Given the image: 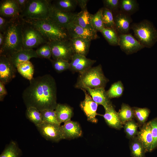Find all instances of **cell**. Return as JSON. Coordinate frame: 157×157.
Instances as JSON below:
<instances>
[{"instance_id":"cell-37","label":"cell","mask_w":157,"mask_h":157,"mask_svg":"<svg viewBox=\"0 0 157 157\" xmlns=\"http://www.w3.org/2000/svg\"><path fill=\"white\" fill-rule=\"evenodd\" d=\"M102 8H101L92 16L91 23L94 29L97 32H100L104 28L102 19Z\"/></svg>"},{"instance_id":"cell-16","label":"cell","mask_w":157,"mask_h":157,"mask_svg":"<svg viewBox=\"0 0 157 157\" xmlns=\"http://www.w3.org/2000/svg\"><path fill=\"white\" fill-rule=\"evenodd\" d=\"M66 30L69 39L81 38L91 41L98 37L96 31L83 28L74 24L73 22L69 25Z\"/></svg>"},{"instance_id":"cell-15","label":"cell","mask_w":157,"mask_h":157,"mask_svg":"<svg viewBox=\"0 0 157 157\" xmlns=\"http://www.w3.org/2000/svg\"><path fill=\"white\" fill-rule=\"evenodd\" d=\"M21 12L15 0H5L1 1L0 16L8 18L10 20L20 17Z\"/></svg>"},{"instance_id":"cell-5","label":"cell","mask_w":157,"mask_h":157,"mask_svg":"<svg viewBox=\"0 0 157 157\" xmlns=\"http://www.w3.org/2000/svg\"><path fill=\"white\" fill-rule=\"evenodd\" d=\"M136 39L144 47L150 48L157 42V29L153 23L144 19L131 25Z\"/></svg>"},{"instance_id":"cell-47","label":"cell","mask_w":157,"mask_h":157,"mask_svg":"<svg viewBox=\"0 0 157 157\" xmlns=\"http://www.w3.org/2000/svg\"><path fill=\"white\" fill-rule=\"evenodd\" d=\"M77 5H78L81 8V10L87 9V4L88 0H76Z\"/></svg>"},{"instance_id":"cell-48","label":"cell","mask_w":157,"mask_h":157,"mask_svg":"<svg viewBox=\"0 0 157 157\" xmlns=\"http://www.w3.org/2000/svg\"><path fill=\"white\" fill-rule=\"evenodd\" d=\"M4 37L3 33L0 32V46L2 45L4 41Z\"/></svg>"},{"instance_id":"cell-10","label":"cell","mask_w":157,"mask_h":157,"mask_svg":"<svg viewBox=\"0 0 157 157\" xmlns=\"http://www.w3.org/2000/svg\"><path fill=\"white\" fill-rule=\"evenodd\" d=\"M46 139L55 142L64 139L60 125L42 122L37 127Z\"/></svg>"},{"instance_id":"cell-38","label":"cell","mask_w":157,"mask_h":157,"mask_svg":"<svg viewBox=\"0 0 157 157\" xmlns=\"http://www.w3.org/2000/svg\"><path fill=\"white\" fill-rule=\"evenodd\" d=\"M40 112L43 122L60 125L58 120L55 110L46 109Z\"/></svg>"},{"instance_id":"cell-30","label":"cell","mask_w":157,"mask_h":157,"mask_svg":"<svg viewBox=\"0 0 157 157\" xmlns=\"http://www.w3.org/2000/svg\"><path fill=\"white\" fill-rule=\"evenodd\" d=\"M117 113L123 125L126 122L133 119L135 117L133 108L124 103L122 104L121 108Z\"/></svg>"},{"instance_id":"cell-2","label":"cell","mask_w":157,"mask_h":157,"mask_svg":"<svg viewBox=\"0 0 157 157\" xmlns=\"http://www.w3.org/2000/svg\"><path fill=\"white\" fill-rule=\"evenodd\" d=\"M19 18L9 21L7 27L3 33L4 39L2 45L0 47V55L8 57L23 49V24L19 21Z\"/></svg>"},{"instance_id":"cell-44","label":"cell","mask_w":157,"mask_h":157,"mask_svg":"<svg viewBox=\"0 0 157 157\" xmlns=\"http://www.w3.org/2000/svg\"><path fill=\"white\" fill-rule=\"evenodd\" d=\"M9 20L6 18L0 16V32L3 33L5 31L8 24Z\"/></svg>"},{"instance_id":"cell-11","label":"cell","mask_w":157,"mask_h":157,"mask_svg":"<svg viewBox=\"0 0 157 157\" xmlns=\"http://www.w3.org/2000/svg\"><path fill=\"white\" fill-rule=\"evenodd\" d=\"M118 45L127 55L136 53L144 48L135 38L129 33L119 35Z\"/></svg>"},{"instance_id":"cell-46","label":"cell","mask_w":157,"mask_h":157,"mask_svg":"<svg viewBox=\"0 0 157 157\" xmlns=\"http://www.w3.org/2000/svg\"><path fill=\"white\" fill-rule=\"evenodd\" d=\"M19 6L21 13L24 10L28 0H15Z\"/></svg>"},{"instance_id":"cell-42","label":"cell","mask_w":157,"mask_h":157,"mask_svg":"<svg viewBox=\"0 0 157 157\" xmlns=\"http://www.w3.org/2000/svg\"><path fill=\"white\" fill-rule=\"evenodd\" d=\"M104 8L115 13L119 10V0H104L102 1Z\"/></svg>"},{"instance_id":"cell-9","label":"cell","mask_w":157,"mask_h":157,"mask_svg":"<svg viewBox=\"0 0 157 157\" xmlns=\"http://www.w3.org/2000/svg\"><path fill=\"white\" fill-rule=\"evenodd\" d=\"M77 13L61 11L50 3L49 18L60 27L66 29L73 22Z\"/></svg>"},{"instance_id":"cell-23","label":"cell","mask_w":157,"mask_h":157,"mask_svg":"<svg viewBox=\"0 0 157 157\" xmlns=\"http://www.w3.org/2000/svg\"><path fill=\"white\" fill-rule=\"evenodd\" d=\"M105 113L103 117L106 124L110 127L120 130L123 127V125L118 116L117 112L113 105L105 109Z\"/></svg>"},{"instance_id":"cell-33","label":"cell","mask_w":157,"mask_h":157,"mask_svg":"<svg viewBox=\"0 0 157 157\" xmlns=\"http://www.w3.org/2000/svg\"><path fill=\"white\" fill-rule=\"evenodd\" d=\"M124 90V87L122 82L118 81L113 83L106 92L110 99L121 97L123 94Z\"/></svg>"},{"instance_id":"cell-8","label":"cell","mask_w":157,"mask_h":157,"mask_svg":"<svg viewBox=\"0 0 157 157\" xmlns=\"http://www.w3.org/2000/svg\"><path fill=\"white\" fill-rule=\"evenodd\" d=\"M54 60L62 59L70 61L74 53L69 40H57L49 42Z\"/></svg>"},{"instance_id":"cell-22","label":"cell","mask_w":157,"mask_h":157,"mask_svg":"<svg viewBox=\"0 0 157 157\" xmlns=\"http://www.w3.org/2000/svg\"><path fill=\"white\" fill-rule=\"evenodd\" d=\"M74 54L86 56L88 53L91 41L81 38L69 39Z\"/></svg>"},{"instance_id":"cell-43","label":"cell","mask_w":157,"mask_h":157,"mask_svg":"<svg viewBox=\"0 0 157 157\" xmlns=\"http://www.w3.org/2000/svg\"><path fill=\"white\" fill-rule=\"evenodd\" d=\"M151 133L153 139V150L157 147V118L150 121Z\"/></svg>"},{"instance_id":"cell-27","label":"cell","mask_w":157,"mask_h":157,"mask_svg":"<svg viewBox=\"0 0 157 157\" xmlns=\"http://www.w3.org/2000/svg\"><path fill=\"white\" fill-rule=\"evenodd\" d=\"M139 6L135 0H121L119 11L131 16L138 10Z\"/></svg>"},{"instance_id":"cell-18","label":"cell","mask_w":157,"mask_h":157,"mask_svg":"<svg viewBox=\"0 0 157 157\" xmlns=\"http://www.w3.org/2000/svg\"><path fill=\"white\" fill-rule=\"evenodd\" d=\"M83 89L87 91L94 102L98 105H102L104 109L112 105L110 99L107 94L105 88H91L85 87Z\"/></svg>"},{"instance_id":"cell-26","label":"cell","mask_w":157,"mask_h":157,"mask_svg":"<svg viewBox=\"0 0 157 157\" xmlns=\"http://www.w3.org/2000/svg\"><path fill=\"white\" fill-rule=\"evenodd\" d=\"M17 69L21 76L29 81L33 78L34 68L32 63L29 60L19 64L17 67Z\"/></svg>"},{"instance_id":"cell-28","label":"cell","mask_w":157,"mask_h":157,"mask_svg":"<svg viewBox=\"0 0 157 157\" xmlns=\"http://www.w3.org/2000/svg\"><path fill=\"white\" fill-rule=\"evenodd\" d=\"M129 147L132 157H145V149L137 136L131 139Z\"/></svg>"},{"instance_id":"cell-40","label":"cell","mask_w":157,"mask_h":157,"mask_svg":"<svg viewBox=\"0 0 157 157\" xmlns=\"http://www.w3.org/2000/svg\"><path fill=\"white\" fill-rule=\"evenodd\" d=\"M52 67L57 72L61 73L69 69V62L62 59L50 60Z\"/></svg>"},{"instance_id":"cell-1","label":"cell","mask_w":157,"mask_h":157,"mask_svg":"<svg viewBox=\"0 0 157 157\" xmlns=\"http://www.w3.org/2000/svg\"><path fill=\"white\" fill-rule=\"evenodd\" d=\"M57 88L55 79L50 74L33 78L23 91L22 97L26 107L32 106L39 111L55 110Z\"/></svg>"},{"instance_id":"cell-7","label":"cell","mask_w":157,"mask_h":157,"mask_svg":"<svg viewBox=\"0 0 157 157\" xmlns=\"http://www.w3.org/2000/svg\"><path fill=\"white\" fill-rule=\"evenodd\" d=\"M27 23L28 25L25 26L23 24V49H33L42 44L47 43L38 30L30 24Z\"/></svg>"},{"instance_id":"cell-35","label":"cell","mask_w":157,"mask_h":157,"mask_svg":"<svg viewBox=\"0 0 157 157\" xmlns=\"http://www.w3.org/2000/svg\"><path fill=\"white\" fill-rule=\"evenodd\" d=\"M135 117L141 125L145 124L149 116L150 111L147 108H133Z\"/></svg>"},{"instance_id":"cell-19","label":"cell","mask_w":157,"mask_h":157,"mask_svg":"<svg viewBox=\"0 0 157 157\" xmlns=\"http://www.w3.org/2000/svg\"><path fill=\"white\" fill-rule=\"evenodd\" d=\"M114 16L115 30L119 35L129 33L132 19L130 16L120 11Z\"/></svg>"},{"instance_id":"cell-25","label":"cell","mask_w":157,"mask_h":157,"mask_svg":"<svg viewBox=\"0 0 157 157\" xmlns=\"http://www.w3.org/2000/svg\"><path fill=\"white\" fill-rule=\"evenodd\" d=\"M55 110L60 124L71 120L73 114L71 107L66 104H58Z\"/></svg>"},{"instance_id":"cell-20","label":"cell","mask_w":157,"mask_h":157,"mask_svg":"<svg viewBox=\"0 0 157 157\" xmlns=\"http://www.w3.org/2000/svg\"><path fill=\"white\" fill-rule=\"evenodd\" d=\"M64 139H71L81 136L82 131L79 123L71 120L61 126Z\"/></svg>"},{"instance_id":"cell-45","label":"cell","mask_w":157,"mask_h":157,"mask_svg":"<svg viewBox=\"0 0 157 157\" xmlns=\"http://www.w3.org/2000/svg\"><path fill=\"white\" fill-rule=\"evenodd\" d=\"M5 84L0 81V100L2 101L5 97L7 94V92L5 86Z\"/></svg>"},{"instance_id":"cell-4","label":"cell","mask_w":157,"mask_h":157,"mask_svg":"<svg viewBox=\"0 0 157 157\" xmlns=\"http://www.w3.org/2000/svg\"><path fill=\"white\" fill-rule=\"evenodd\" d=\"M109 80L105 76L102 66L99 64L91 67L84 72L79 74L75 88L83 89L85 87L91 88H105Z\"/></svg>"},{"instance_id":"cell-31","label":"cell","mask_w":157,"mask_h":157,"mask_svg":"<svg viewBox=\"0 0 157 157\" xmlns=\"http://www.w3.org/2000/svg\"><path fill=\"white\" fill-rule=\"evenodd\" d=\"M100 32L110 45H118L119 34L115 29L104 28Z\"/></svg>"},{"instance_id":"cell-41","label":"cell","mask_w":157,"mask_h":157,"mask_svg":"<svg viewBox=\"0 0 157 157\" xmlns=\"http://www.w3.org/2000/svg\"><path fill=\"white\" fill-rule=\"evenodd\" d=\"M36 51L38 57L50 59L52 56L51 49L47 43L38 48Z\"/></svg>"},{"instance_id":"cell-17","label":"cell","mask_w":157,"mask_h":157,"mask_svg":"<svg viewBox=\"0 0 157 157\" xmlns=\"http://www.w3.org/2000/svg\"><path fill=\"white\" fill-rule=\"evenodd\" d=\"M136 136L143 146L146 152L153 150V139L150 121L143 125Z\"/></svg>"},{"instance_id":"cell-3","label":"cell","mask_w":157,"mask_h":157,"mask_svg":"<svg viewBox=\"0 0 157 157\" xmlns=\"http://www.w3.org/2000/svg\"><path fill=\"white\" fill-rule=\"evenodd\" d=\"M22 19L38 30L48 42L69 39L67 30L49 18L42 20Z\"/></svg>"},{"instance_id":"cell-12","label":"cell","mask_w":157,"mask_h":157,"mask_svg":"<svg viewBox=\"0 0 157 157\" xmlns=\"http://www.w3.org/2000/svg\"><path fill=\"white\" fill-rule=\"evenodd\" d=\"M17 69L6 56L0 55V81L5 85L16 76Z\"/></svg>"},{"instance_id":"cell-36","label":"cell","mask_w":157,"mask_h":157,"mask_svg":"<svg viewBox=\"0 0 157 157\" xmlns=\"http://www.w3.org/2000/svg\"><path fill=\"white\" fill-rule=\"evenodd\" d=\"M113 12L105 8H102V17L104 28L115 29L114 16Z\"/></svg>"},{"instance_id":"cell-34","label":"cell","mask_w":157,"mask_h":157,"mask_svg":"<svg viewBox=\"0 0 157 157\" xmlns=\"http://www.w3.org/2000/svg\"><path fill=\"white\" fill-rule=\"evenodd\" d=\"M139 125L133 119L125 123L123 125L124 131L127 137L131 139L137 136Z\"/></svg>"},{"instance_id":"cell-13","label":"cell","mask_w":157,"mask_h":157,"mask_svg":"<svg viewBox=\"0 0 157 157\" xmlns=\"http://www.w3.org/2000/svg\"><path fill=\"white\" fill-rule=\"evenodd\" d=\"M85 94V98L80 104V106L87 117V120L96 123L98 119L96 117L98 104L92 99L91 96L84 89H81Z\"/></svg>"},{"instance_id":"cell-39","label":"cell","mask_w":157,"mask_h":157,"mask_svg":"<svg viewBox=\"0 0 157 157\" xmlns=\"http://www.w3.org/2000/svg\"><path fill=\"white\" fill-rule=\"evenodd\" d=\"M20 150L16 144L12 142L5 149L0 157H19Z\"/></svg>"},{"instance_id":"cell-21","label":"cell","mask_w":157,"mask_h":157,"mask_svg":"<svg viewBox=\"0 0 157 157\" xmlns=\"http://www.w3.org/2000/svg\"><path fill=\"white\" fill-rule=\"evenodd\" d=\"M36 51L33 49H23L8 57L15 68L19 63L29 60L33 58L38 57Z\"/></svg>"},{"instance_id":"cell-32","label":"cell","mask_w":157,"mask_h":157,"mask_svg":"<svg viewBox=\"0 0 157 157\" xmlns=\"http://www.w3.org/2000/svg\"><path fill=\"white\" fill-rule=\"evenodd\" d=\"M26 114L28 118L37 127L43 122L41 112L35 107L27 108Z\"/></svg>"},{"instance_id":"cell-14","label":"cell","mask_w":157,"mask_h":157,"mask_svg":"<svg viewBox=\"0 0 157 157\" xmlns=\"http://www.w3.org/2000/svg\"><path fill=\"white\" fill-rule=\"evenodd\" d=\"M96 62V60L87 58L86 56L74 54L69 62V69L73 72L81 74L92 67Z\"/></svg>"},{"instance_id":"cell-24","label":"cell","mask_w":157,"mask_h":157,"mask_svg":"<svg viewBox=\"0 0 157 157\" xmlns=\"http://www.w3.org/2000/svg\"><path fill=\"white\" fill-rule=\"evenodd\" d=\"M92 15L87 9L81 10L80 12L77 13L73 23L83 28L94 30L91 23Z\"/></svg>"},{"instance_id":"cell-29","label":"cell","mask_w":157,"mask_h":157,"mask_svg":"<svg viewBox=\"0 0 157 157\" xmlns=\"http://www.w3.org/2000/svg\"><path fill=\"white\" fill-rule=\"evenodd\" d=\"M52 4L58 10L67 12H72L78 5L76 0H56Z\"/></svg>"},{"instance_id":"cell-6","label":"cell","mask_w":157,"mask_h":157,"mask_svg":"<svg viewBox=\"0 0 157 157\" xmlns=\"http://www.w3.org/2000/svg\"><path fill=\"white\" fill-rule=\"evenodd\" d=\"M50 3L47 0H28L20 17L36 20L47 19L49 15Z\"/></svg>"}]
</instances>
